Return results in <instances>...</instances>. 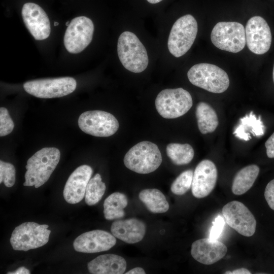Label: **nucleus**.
<instances>
[{
	"label": "nucleus",
	"instance_id": "f257e3e1",
	"mask_svg": "<svg viewBox=\"0 0 274 274\" xmlns=\"http://www.w3.org/2000/svg\"><path fill=\"white\" fill-rule=\"evenodd\" d=\"M60 157L59 149L44 148L36 152L27 161L25 186L38 188L45 184L57 165Z\"/></svg>",
	"mask_w": 274,
	"mask_h": 274
},
{
	"label": "nucleus",
	"instance_id": "f03ea898",
	"mask_svg": "<svg viewBox=\"0 0 274 274\" xmlns=\"http://www.w3.org/2000/svg\"><path fill=\"white\" fill-rule=\"evenodd\" d=\"M117 53L123 66L130 72L141 73L148 66L147 50L136 36L130 31H125L120 35Z\"/></svg>",
	"mask_w": 274,
	"mask_h": 274
},
{
	"label": "nucleus",
	"instance_id": "7ed1b4c3",
	"mask_svg": "<svg viewBox=\"0 0 274 274\" xmlns=\"http://www.w3.org/2000/svg\"><path fill=\"white\" fill-rule=\"evenodd\" d=\"M162 162L158 146L149 141H142L131 147L124 157V163L130 170L147 174L156 170Z\"/></svg>",
	"mask_w": 274,
	"mask_h": 274
},
{
	"label": "nucleus",
	"instance_id": "20e7f679",
	"mask_svg": "<svg viewBox=\"0 0 274 274\" xmlns=\"http://www.w3.org/2000/svg\"><path fill=\"white\" fill-rule=\"evenodd\" d=\"M187 77L193 85L215 93L225 91L230 83L225 71L216 65L207 63L192 66L188 71Z\"/></svg>",
	"mask_w": 274,
	"mask_h": 274
},
{
	"label": "nucleus",
	"instance_id": "39448f33",
	"mask_svg": "<svg viewBox=\"0 0 274 274\" xmlns=\"http://www.w3.org/2000/svg\"><path fill=\"white\" fill-rule=\"evenodd\" d=\"M198 31L197 23L190 14L176 20L170 30L167 42L169 52L176 57L184 55L193 45Z\"/></svg>",
	"mask_w": 274,
	"mask_h": 274
},
{
	"label": "nucleus",
	"instance_id": "423d86ee",
	"mask_svg": "<svg viewBox=\"0 0 274 274\" xmlns=\"http://www.w3.org/2000/svg\"><path fill=\"white\" fill-rule=\"evenodd\" d=\"M155 104L161 116L174 119L186 114L192 107L193 100L188 91L178 88L161 91L156 96Z\"/></svg>",
	"mask_w": 274,
	"mask_h": 274
},
{
	"label": "nucleus",
	"instance_id": "0eeeda50",
	"mask_svg": "<svg viewBox=\"0 0 274 274\" xmlns=\"http://www.w3.org/2000/svg\"><path fill=\"white\" fill-rule=\"evenodd\" d=\"M47 224L25 222L13 230L10 241L14 250L24 251L36 249L46 244L51 231Z\"/></svg>",
	"mask_w": 274,
	"mask_h": 274
},
{
	"label": "nucleus",
	"instance_id": "6e6552de",
	"mask_svg": "<svg viewBox=\"0 0 274 274\" xmlns=\"http://www.w3.org/2000/svg\"><path fill=\"white\" fill-rule=\"evenodd\" d=\"M211 40L218 48L232 53L242 50L246 45L245 29L237 22H219L213 27Z\"/></svg>",
	"mask_w": 274,
	"mask_h": 274
},
{
	"label": "nucleus",
	"instance_id": "1a4fd4ad",
	"mask_svg": "<svg viewBox=\"0 0 274 274\" xmlns=\"http://www.w3.org/2000/svg\"><path fill=\"white\" fill-rule=\"evenodd\" d=\"M76 80L70 77L31 80L23 84L25 91L39 98L60 97L72 93L76 89Z\"/></svg>",
	"mask_w": 274,
	"mask_h": 274
},
{
	"label": "nucleus",
	"instance_id": "9d476101",
	"mask_svg": "<svg viewBox=\"0 0 274 274\" xmlns=\"http://www.w3.org/2000/svg\"><path fill=\"white\" fill-rule=\"evenodd\" d=\"M78 125L85 133L98 137H108L115 134L119 122L112 114L100 110L88 111L82 113Z\"/></svg>",
	"mask_w": 274,
	"mask_h": 274
},
{
	"label": "nucleus",
	"instance_id": "9b49d317",
	"mask_svg": "<svg viewBox=\"0 0 274 274\" xmlns=\"http://www.w3.org/2000/svg\"><path fill=\"white\" fill-rule=\"evenodd\" d=\"M94 28L93 22L87 17L79 16L72 19L63 39L67 51L73 54L83 51L92 40Z\"/></svg>",
	"mask_w": 274,
	"mask_h": 274
},
{
	"label": "nucleus",
	"instance_id": "f8f14e48",
	"mask_svg": "<svg viewBox=\"0 0 274 274\" xmlns=\"http://www.w3.org/2000/svg\"><path fill=\"white\" fill-rule=\"evenodd\" d=\"M222 214L228 225L240 234L249 237L254 234L256 219L243 203L233 200L226 203L222 208Z\"/></svg>",
	"mask_w": 274,
	"mask_h": 274
},
{
	"label": "nucleus",
	"instance_id": "ddd939ff",
	"mask_svg": "<svg viewBox=\"0 0 274 274\" xmlns=\"http://www.w3.org/2000/svg\"><path fill=\"white\" fill-rule=\"evenodd\" d=\"M245 34L247 46L252 52L261 55L269 50L271 33L264 18L259 16L250 18L246 24Z\"/></svg>",
	"mask_w": 274,
	"mask_h": 274
},
{
	"label": "nucleus",
	"instance_id": "4468645a",
	"mask_svg": "<svg viewBox=\"0 0 274 274\" xmlns=\"http://www.w3.org/2000/svg\"><path fill=\"white\" fill-rule=\"evenodd\" d=\"M21 14L24 23L37 40L48 38L51 32L50 22L44 10L33 3H26L22 7Z\"/></svg>",
	"mask_w": 274,
	"mask_h": 274
},
{
	"label": "nucleus",
	"instance_id": "2eb2a0df",
	"mask_svg": "<svg viewBox=\"0 0 274 274\" xmlns=\"http://www.w3.org/2000/svg\"><path fill=\"white\" fill-rule=\"evenodd\" d=\"M217 178V169L213 161L208 159L200 161L193 173L191 186L193 195L197 198L209 195L215 188Z\"/></svg>",
	"mask_w": 274,
	"mask_h": 274
},
{
	"label": "nucleus",
	"instance_id": "dca6fc26",
	"mask_svg": "<svg viewBox=\"0 0 274 274\" xmlns=\"http://www.w3.org/2000/svg\"><path fill=\"white\" fill-rule=\"evenodd\" d=\"M116 243V239L113 234L104 230H94L78 236L74 241L73 246L77 252L93 253L108 251Z\"/></svg>",
	"mask_w": 274,
	"mask_h": 274
},
{
	"label": "nucleus",
	"instance_id": "f3484780",
	"mask_svg": "<svg viewBox=\"0 0 274 274\" xmlns=\"http://www.w3.org/2000/svg\"><path fill=\"white\" fill-rule=\"evenodd\" d=\"M92 172L90 166L82 165L71 174L63 191L64 198L67 202L75 204L82 200L85 195L87 185Z\"/></svg>",
	"mask_w": 274,
	"mask_h": 274
},
{
	"label": "nucleus",
	"instance_id": "a211bd4d",
	"mask_svg": "<svg viewBox=\"0 0 274 274\" xmlns=\"http://www.w3.org/2000/svg\"><path fill=\"white\" fill-rule=\"evenodd\" d=\"M227 251L225 245L209 237L194 242L191 245V254L199 263L210 265L221 259Z\"/></svg>",
	"mask_w": 274,
	"mask_h": 274
},
{
	"label": "nucleus",
	"instance_id": "6ab92c4d",
	"mask_svg": "<svg viewBox=\"0 0 274 274\" xmlns=\"http://www.w3.org/2000/svg\"><path fill=\"white\" fill-rule=\"evenodd\" d=\"M111 231L114 236L124 242L135 244L144 238L146 225L143 221L135 218L118 220L112 223Z\"/></svg>",
	"mask_w": 274,
	"mask_h": 274
},
{
	"label": "nucleus",
	"instance_id": "aec40b11",
	"mask_svg": "<svg viewBox=\"0 0 274 274\" xmlns=\"http://www.w3.org/2000/svg\"><path fill=\"white\" fill-rule=\"evenodd\" d=\"M92 274H122L126 268V262L121 256L108 254L98 256L87 264Z\"/></svg>",
	"mask_w": 274,
	"mask_h": 274
},
{
	"label": "nucleus",
	"instance_id": "412c9836",
	"mask_svg": "<svg viewBox=\"0 0 274 274\" xmlns=\"http://www.w3.org/2000/svg\"><path fill=\"white\" fill-rule=\"evenodd\" d=\"M265 127L260 116L257 118L251 111L249 114L239 119V123L233 132L235 136L240 140L248 141L251 135L260 136L264 134Z\"/></svg>",
	"mask_w": 274,
	"mask_h": 274
},
{
	"label": "nucleus",
	"instance_id": "4be33fe9",
	"mask_svg": "<svg viewBox=\"0 0 274 274\" xmlns=\"http://www.w3.org/2000/svg\"><path fill=\"white\" fill-rule=\"evenodd\" d=\"M259 171V167L255 164L248 165L239 170L232 182V193L237 195L245 193L253 186Z\"/></svg>",
	"mask_w": 274,
	"mask_h": 274
},
{
	"label": "nucleus",
	"instance_id": "5701e85b",
	"mask_svg": "<svg viewBox=\"0 0 274 274\" xmlns=\"http://www.w3.org/2000/svg\"><path fill=\"white\" fill-rule=\"evenodd\" d=\"M195 115L198 127L201 133L207 134L216 130L219 124L218 116L208 104L199 102L196 108Z\"/></svg>",
	"mask_w": 274,
	"mask_h": 274
},
{
	"label": "nucleus",
	"instance_id": "b1692460",
	"mask_svg": "<svg viewBox=\"0 0 274 274\" xmlns=\"http://www.w3.org/2000/svg\"><path fill=\"white\" fill-rule=\"evenodd\" d=\"M140 200L153 213H163L169 209V204L164 195L157 189H146L139 195Z\"/></svg>",
	"mask_w": 274,
	"mask_h": 274
},
{
	"label": "nucleus",
	"instance_id": "393cba45",
	"mask_svg": "<svg viewBox=\"0 0 274 274\" xmlns=\"http://www.w3.org/2000/svg\"><path fill=\"white\" fill-rule=\"evenodd\" d=\"M127 203V198L124 194L118 192L111 194L104 203L105 218L109 220L123 218L125 215L123 210Z\"/></svg>",
	"mask_w": 274,
	"mask_h": 274
},
{
	"label": "nucleus",
	"instance_id": "a878e982",
	"mask_svg": "<svg viewBox=\"0 0 274 274\" xmlns=\"http://www.w3.org/2000/svg\"><path fill=\"white\" fill-rule=\"evenodd\" d=\"M166 152L172 162L178 165L188 164L194 155L192 147L188 144L170 143L166 146Z\"/></svg>",
	"mask_w": 274,
	"mask_h": 274
},
{
	"label": "nucleus",
	"instance_id": "bb28decb",
	"mask_svg": "<svg viewBox=\"0 0 274 274\" xmlns=\"http://www.w3.org/2000/svg\"><path fill=\"white\" fill-rule=\"evenodd\" d=\"M106 186L99 174H96L90 179L87 185L85 200L89 206L97 203L105 193Z\"/></svg>",
	"mask_w": 274,
	"mask_h": 274
},
{
	"label": "nucleus",
	"instance_id": "cd10ccee",
	"mask_svg": "<svg viewBox=\"0 0 274 274\" xmlns=\"http://www.w3.org/2000/svg\"><path fill=\"white\" fill-rule=\"evenodd\" d=\"M193 177V172L191 169L182 172L172 184V192L178 195L184 194L191 187Z\"/></svg>",
	"mask_w": 274,
	"mask_h": 274
},
{
	"label": "nucleus",
	"instance_id": "c85d7f7f",
	"mask_svg": "<svg viewBox=\"0 0 274 274\" xmlns=\"http://www.w3.org/2000/svg\"><path fill=\"white\" fill-rule=\"evenodd\" d=\"M15 173L13 164L0 161V183L4 182L6 187H12L15 182Z\"/></svg>",
	"mask_w": 274,
	"mask_h": 274
},
{
	"label": "nucleus",
	"instance_id": "c756f323",
	"mask_svg": "<svg viewBox=\"0 0 274 274\" xmlns=\"http://www.w3.org/2000/svg\"><path fill=\"white\" fill-rule=\"evenodd\" d=\"M14 127V122L9 115L8 110L0 108V136H4L10 134Z\"/></svg>",
	"mask_w": 274,
	"mask_h": 274
},
{
	"label": "nucleus",
	"instance_id": "7c9ffc66",
	"mask_svg": "<svg viewBox=\"0 0 274 274\" xmlns=\"http://www.w3.org/2000/svg\"><path fill=\"white\" fill-rule=\"evenodd\" d=\"M225 225V220L221 216H218L213 222L210 230V238L217 239L221 235Z\"/></svg>",
	"mask_w": 274,
	"mask_h": 274
},
{
	"label": "nucleus",
	"instance_id": "2f4dec72",
	"mask_svg": "<svg viewBox=\"0 0 274 274\" xmlns=\"http://www.w3.org/2000/svg\"><path fill=\"white\" fill-rule=\"evenodd\" d=\"M264 197L269 207L274 210V179L266 185L264 191Z\"/></svg>",
	"mask_w": 274,
	"mask_h": 274
},
{
	"label": "nucleus",
	"instance_id": "473e14b6",
	"mask_svg": "<svg viewBox=\"0 0 274 274\" xmlns=\"http://www.w3.org/2000/svg\"><path fill=\"white\" fill-rule=\"evenodd\" d=\"M265 146L267 157L274 158V132L266 141Z\"/></svg>",
	"mask_w": 274,
	"mask_h": 274
},
{
	"label": "nucleus",
	"instance_id": "72a5a7b5",
	"mask_svg": "<svg viewBox=\"0 0 274 274\" xmlns=\"http://www.w3.org/2000/svg\"><path fill=\"white\" fill-rule=\"evenodd\" d=\"M225 274H251V272L247 268H241L231 271H227Z\"/></svg>",
	"mask_w": 274,
	"mask_h": 274
},
{
	"label": "nucleus",
	"instance_id": "f704fd0d",
	"mask_svg": "<svg viewBox=\"0 0 274 274\" xmlns=\"http://www.w3.org/2000/svg\"><path fill=\"white\" fill-rule=\"evenodd\" d=\"M30 271L24 267H20L13 272H8L7 274H29Z\"/></svg>",
	"mask_w": 274,
	"mask_h": 274
},
{
	"label": "nucleus",
	"instance_id": "c9c22d12",
	"mask_svg": "<svg viewBox=\"0 0 274 274\" xmlns=\"http://www.w3.org/2000/svg\"><path fill=\"white\" fill-rule=\"evenodd\" d=\"M146 272L141 267H135L125 272V274H145Z\"/></svg>",
	"mask_w": 274,
	"mask_h": 274
},
{
	"label": "nucleus",
	"instance_id": "e433bc0d",
	"mask_svg": "<svg viewBox=\"0 0 274 274\" xmlns=\"http://www.w3.org/2000/svg\"><path fill=\"white\" fill-rule=\"evenodd\" d=\"M149 3L151 4H157L163 0H147Z\"/></svg>",
	"mask_w": 274,
	"mask_h": 274
},
{
	"label": "nucleus",
	"instance_id": "4c0bfd02",
	"mask_svg": "<svg viewBox=\"0 0 274 274\" xmlns=\"http://www.w3.org/2000/svg\"><path fill=\"white\" fill-rule=\"evenodd\" d=\"M272 77H273V80L274 82V65H273V68Z\"/></svg>",
	"mask_w": 274,
	"mask_h": 274
},
{
	"label": "nucleus",
	"instance_id": "58836bf2",
	"mask_svg": "<svg viewBox=\"0 0 274 274\" xmlns=\"http://www.w3.org/2000/svg\"><path fill=\"white\" fill-rule=\"evenodd\" d=\"M54 25L55 26H57V25H58V23L57 22H54Z\"/></svg>",
	"mask_w": 274,
	"mask_h": 274
}]
</instances>
